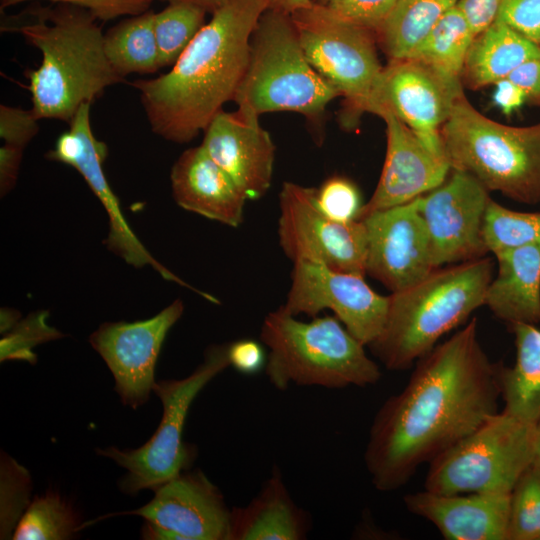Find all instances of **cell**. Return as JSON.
Wrapping results in <instances>:
<instances>
[{
    "label": "cell",
    "instance_id": "obj_1",
    "mask_svg": "<svg viewBox=\"0 0 540 540\" xmlns=\"http://www.w3.org/2000/svg\"><path fill=\"white\" fill-rule=\"evenodd\" d=\"M477 319L422 356L403 390L376 413L364 453L374 487L404 486L424 463L498 411V366L478 337Z\"/></svg>",
    "mask_w": 540,
    "mask_h": 540
},
{
    "label": "cell",
    "instance_id": "obj_2",
    "mask_svg": "<svg viewBox=\"0 0 540 540\" xmlns=\"http://www.w3.org/2000/svg\"><path fill=\"white\" fill-rule=\"evenodd\" d=\"M267 9V0H226L170 71L131 83L153 133L188 143L234 100L247 69L252 34Z\"/></svg>",
    "mask_w": 540,
    "mask_h": 540
},
{
    "label": "cell",
    "instance_id": "obj_3",
    "mask_svg": "<svg viewBox=\"0 0 540 540\" xmlns=\"http://www.w3.org/2000/svg\"><path fill=\"white\" fill-rule=\"evenodd\" d=\"M97 21L82 7L60 3L30 9L25 18L2 26L20 33L42 54L40 66L25 72L38 119L69 124L82 104H92L106 88L124 81L106 57Z\"/></svg>",
    "mask_w": 540,
    "mask_h": 540
},
{
    "label": "cell",
    "instance_id": "obj_4",
    "mask_svg": "<svg viewBox=\"0 0 540 540\" xmlns=\"http://www.w3.org/2000/svg\"><path fill=\"white\" fill-rule=\"evenodd\" d=\"M493 263L479 259L435 268L418 283L389 295L381 334L368 347L392 371L411 368L438 340L485 303Z\"/></svg>",
    "mask_w": 540,
    "mask_h": 540
},
{
    "label": "cell",
    "instance_id": "obj_5",
    "mask_svg": "<svg viewBox=\"0 0 540 540\" xmlns=\"http://www.w3.org/2000/svg\"><path fill=\"white\" fill-rule=\"evenodd\" d=\"M260 340L268 348L265 373L278 390L290 384L341 389L381 378L378 364L335 316L303 322L282 306L264 318Z\"/></svg>",
    "mask_w": 540,
    "mask_h": 540
},
{
    "label": "cell",
    "instance_id": "obj_6",
    "mask_svg": "<svg viewBox=\"0 0 540 540\" xmlns=\"http://www.w3.org/2000/svg\"><path fill=\"white\" fill-rule=\"evenodd\" d=\"M440 133L451 169L470 173L489 192L540 202V123L517 127L493 121L463 93Z\"/></svg>",
    "mask_w": 540,
    "mask_h": 540
},
{
    "label": "cell",
    "instance_id": "obj_7",
    "mask_svg": "<svg viewBox=\"0 0 540 540\" xmlns=\"http://www.w3.org/2000/svg\"><path fill=\"white\" fill-rule=\"evenodd\" d=\"M336 88L308 62L289 14L269 8L251 37L243 80L235 94L238 109L260 116L291 111L320 118Z\"/></svg>",
    "mask_w": 540,
    "mask_h": 540
},
{
    "label": "cell",
    "instance_id": "obj_8",
    "mask_svg": "<svg viewBox=\"0 0 540 540\" xmlns=\"http://www.w3.org/2000/svg\"><path fill=\"white\" fill-rule=\"evenodd\" d=\"M536 424L504 411L430 463L424 489L437 494L511 493L534 462Z\"/></svg>",
    "mask_w": 540,
    "mask_h": 540
},
{
    "label": "cell",
    "instance_id": "obj_9",
    "mask_svg": "<svg viewBox=\"0 0 540 540\" xmlns=\"http://www.w3.org/2000/svg\"><path fill=\"white\" fill-rule=\"evenodd\" d=\"M228 349L229 344L210 346L204 361L189 376L154 384L153 392L162 403L163 414L146 443L136 449H97L99 455L112 459L127 471L119 482L124 493L136 495L145 489L153 490L188 470L196 457V449L183 441L185 420L195 397L230 366Z\"/></svg>",
    "mask_w": 540,
    "mask_h": 540
},
{
    "label": "cell",
    "instance_id": "obj_10",
    "mask_svg": "<svg viewBox=\"0 0 540 540\" xmlns=\"http://www.w3.org/2000/svg\"><path fill=\"white\" fill-rule=\"evenodd\" d=\"M290 17L308 62L344 97L341 118L352 127L367 112L383 69L373 31L339 18L321 4L312 3Z\"/></svg>",
    "mask_w": 540,
    "mask_h": 540
},
{
    "label": "cell",
    "instance_id": "obj_11",
    "mask_svg": "<svg viewBox=\"0 0 540 540\" xmlns=\"http://www.w3.org/2000/svg\"><path fill=\"white\" fill-rule=\"evenodd\" d=\"M278 239L294 263L307 261L366 275L367 233L361 220L338 221L316 199V188L284 182L279 194Z\"/></svg>",
    "mask_w": 540,
    "mask_h": 540
},
{
    "label": "cell",
    "instance_id": "obj_12",
    "mask_svg": "<svg viewBox=\"0 0 540 540\" xmlns=\"http://www.w3.org/2000/svg\"><path fill=\"white\" fill-rule=\"evenodd\" d=\"M462 94L461 80L413 58L393 59L377 79L367 112L390 111L431 151L446 156L440 131Z\"/></svg>",
    "mask_w": 540,
    "mask_h": 540
},
{
    "label": "cell",
    "instance_id": "obj_13",
    "mask_svg": "<svg viewBox=\"0 0 540 540\" xmlns=\"http://www.w3.org/2000/svg\"><path fill=\"white\" fill-rule=\"evenodd\" d=\"M364 277L322 264L294 262L290 289L282 308L293 316L311 317L322 310H331L350 334L368 346L384 328L389 296L375 292Z\"/></svg>",
    "mask_w": 540,
    "mask_h": 540
},
{
    "label": "cell",
    "instance_id": "obj_14",
    "mask_svg": "<svg viewBox=\"0 0 540 540\" xmlns=\"http://www.w3.org/2000/svg\"><path fill=\"white\" fill-rule=\"evenodd\" d=\"M144 506L119 514L146 521L148 540H229L231 510L217 486L199 469L183 471L155 489Z\"/></svg>",
    "mask_w": 540,
    "mask_h": 540
},
{
    "label": "cell",
    "instance_id": "obj_15",
    "mask_svg": "<svg viewBox=\"0 0 540 540\" xmlns=\"http://www.w3.org/2000/svg\"><path fill=\"white\" fill-rule=\"evenodd\" d=\"M451 176L435 189L418 197L432 264L461 263L485 257L483 221L489 191L468 172L452 169Z\"/></svg>",
    "mask_w": 540,
    "mask_h": 540
},
{
    "label": "cell",
    "instance_id": "obj_16",
    "mask_svg": "<svg viewBox=\"0 0 540 540\" xmlns=\"http://www.w3.org/2000/svg\"><path fill=\"white\" fill-rule=\"evenodd\" d=\"M183 311V302L177 299L151 318L105 322L90 335L89 342L111 371L124 405L137 409L148 401L161 347Z\"/></svg>",
    "mask_w": 540,
    "mask_h": 540
},
{
    "label": "cell",
    "instance_id": "obj_17",
    "mask_svg": "<svg viewBox=\"0 0 540 540\" xmlns=\"http://www.w3.org/2000/svg\"><path fill=\"white\" fill-rule=\"evenodd\" d=\"M90 107V103H84L80 106L69 123V130L58 137L54 148L47 153L46 157L76 169L101 202L109 220V231L105 244L110 251L134 267L140 268L150 265L164 279L174 281L199 293L198 289L189 286L160 264L143 246L128 225L120 208L119 200L104 174L103 162L108 155V148L92 132Z\"/></svg>",
    "mask_w": 540,
    "mask_h": 540
},
{
    "label": "cell",
    "instance_id": "obj_18",
    "mask_svg": "<svg viewBox=\"0 0 540 540\" xmlns=\"http://www.w3.org/2000/svg\"><path fill=\"white\" fill-rule=\"evenodd\" d=\"M360 220L367 233L366 274L391 293L418 283L435 269L418 197Z\"/></svg>",
    "mask_w": 540,
    "mask_h": 540
},
{
    "label": "cell",
    "instance_id": "obj_19",
    "mask_svg": "<svg viewBox=\"0 0 540 540\" xmlns=\"http://www.w3.org/2000/svg\"><path fill=\"white\" fill-rule=\"evenodd\" d=\"M386 123L387 149L378 184L356 220L407 203L441 185L451 170L445 155L431 151L388 110L376 113Z\"/></svg>",
    "mask_w": 540,
    "mask_h": 540
},
{
    "label": "cell",
    "instance_id": "obj_20",
    "mask_svg": "<svg viewBox=\"0 0 540 540\" xmlns=\"http://www.w3.org/2000/svg\"><path fill=\"white\" fill-rule=\"evenodd\" d=\"M201 146L235 182L248 200L270 189L275 145L259 116L241 109L221 110L204 130Z\"/></svg>",
    "mask_w": 540,
    "mask_h": 540
},
{
    "label": "cell",
    "instance_id": "obj_21",
    "mask_svg": "<svg viewBox=\"0 0 540 540\" xmlns=\"http://www.w3.org/2000/svg\"><path fill=\"white\" fill-rule=\"evenodd\" d=\"M510 494L446 495L424 489L403 500L410 513L431 522L446 540H509Z\"/></svg>",
    "mask_w": 540,
    "mask_h": 540
},
{
    "label": "cell",
    "instance_id": "obj_22",
    "mask_svg": "<svg viewBox=\"0 0 540 540\" xmlns=\"http://www.w3.org/2000/svg\"><path fill=\"white\" fill-rule=\"evenodd\" d=\"M170 180L173 198L181 208L227 226L242 224L247 197L201 145L179 156Z\"/></svg>",
    "mask_w": 540,
    "mask_h": 540
},
{
    "label": "cell",
    "instance_id": "obj_23",
    "mask_svg": "<svg viewBox=\"0 0 540 540\" xmlns=\"http://www.w3.org/2000/svg\"><path fill=\"white\" fill-rule=\"evenodd\" d=\"M311 527L308 512L292 499L278 466L244 507L231 509L229 540H303Z\"/></svg>",
    "mask_w": 540,
    "mask_h": 540
},
{
    "label": "cell",
    "instance_id": "obj_24",
    "mask_svg": "<svg viewBox=\"0 0 540 540\" xmlns=\"http://www.w3.org/2000/svg\"><path fill=\"white\" fill-rule=\"evenodd\" d=\"M498 273L484 305L509 325L540 323V245L504 250L494 255Z\"/></svg>",
    "mask_w": 540,
    "mask_h": 540
},
{
    "label": "cell",
    "instance_id": "obj_25",
    "mask_svg": "<svg viewBox=\"0 0 540 540\" xmlns=\"http://www.w3.org/2000/svg\"><path fill=\"white\" fill-rule=\"evenodd\" d=\"M540 59V45L495 20L475 36L465 59L462 78L473 89L507 78L518 66Z\"/></svg>",
    "mask_w": 540,
    "mask_h": 540
},
{
    "label": "cell",
    "instance_id": "obj_26",
    "mask_svg": "<svg viewBox=\"0 0 540 540\" xmlns=\"http://www.w3.org/2000/svg\"><path fill=\"white\" fill-rule=\"evenodd\" d=\"M515 336L513 366L499 364L498 378L502 411L526 422L540 420V329L533 324L509 325Z\"/></svg>",
    "mask_w": 540,
    "mask_h": 540
},
{
    "label": "cell",
    "instance_id": "obj_27",
    "mask_svg": "<svg viewBox=\"0 0 540 540\" xmlns=\"http://www.w3.org/2000/svg\"><path fill=\"white\" fill-rule=\"evenodd\" d=\"M154 15L153 11L148 10L131 16L104 34L106 57L122 78L131 73L152 74L161 68Z\"/></svg>",
    "mask_w": 540,
    "mask_h": 540
},
{
    "label": "cell",
    "instance_id": "obj_28",
    "mask_svg": "<svg viewBox=\"0 0 540 540\" xmlns=\"http://www.w3.org/2000/svg\"><path fill=\"white\" fill-rule=\"evenodd\" d=\"M457 1L397 0L378 31L383 48L390 59L408 58Z\"/></svg>",
    "mask_w": 540,
    "mask_h": 540
},
{
    "label": "cell",
    "instance_id": "obj_29",
    "mask_svg": "<svg viewBox=\"0 0 540 540\" xmlns=\"http://www.w3.org/2000/svg\"><path fill=\"white\" fill-rule=\"evenodd\" d=\"M475 36L464 14L454 5L408 58L419 60L450 79L461 80Z\"/></svg>",
    "mask_w": 540,
    "mask_h": 540
},
{
    "label": "cell",
    "instance_id": "obj_30",
    "mask_svg": "<svg viewBox=\"0 0 540 540\" xmlns=\"http://www.w3.org/2000/svg\"><path fill=\"white\" fill-rule=\"evenodd\" d=\"M83 526L73 507L54 491L35 496L20 519L14 540L71 539Z\"/></svg>",
    "mask_w": 540,
    "mask_h": 540
},
{
    "label": "cell",
    "instance_id": "obj_31",
    "mask_svg": "<svg viewBox=\"0 0 540 540\" xmlns=\"http://www.w3.org/2000/svg\"><path fill=\"white\" fill-rule=\"evenodd\" d=\"M483 238L489 253L540 245V213L515 211L489 201L484 221Z\"/></svg>",
    "mask_w": 540,
    "mask_h": 540
},
{
    "label": "cell",
    "instance_id": "obj_32",
    "mask_svg": "<svg viewBox=\"0 0 540 540\" xmlns=\"http://www.w3.org/2000/svg\"><path fill=\"white\" fill-rule=\"evenodd\" d=\"M205 10L201 7L170 3L154 15L159 63L161 68L173 66L196 34L204 26Z\"/></svg>",
    "mask_w": 540,
    "mask_h": 540
},
{
    "label": "cell",
    "instance_id": "obj_33",
    "mask_svg": "<svg viewBox=\"0 0 540 540\" xmlns=\"http://www.w3.org/2000/svg\"><path fill=\"white\" fill-rule=\"evenodd\" d=\"M32 483L29 471L6 453L0 462V538H13L29 507Z\"/></svg>",
    "mask_w": 540,
    "mask_h": 540
},
{
    "label": "cell",
    "instance_id": "obj_34",
    "mask_svg": "<svg viewBox=\"0 0 540 540\" xmlns=\"http://www.w3.org/2000/svg\"><path fill=\"white\" fill-rule=\"evenodd\" d=\"M509 540H540V469L534 462L510 494Z\"/></svg>",
    "mask_w": 540,
    "mask_h": 540
},
{
    "label": "cell",
    "instance_id": "obj_35",
    "mask_svg": "<svg viewBox=\"0 0 540 540\" xmlns=\"http://www.w3.org/2000/svg\"><path fill=\"white\" fill-rule=\"evenodd\" d=\"M47 315V312L33 313L4 335L0 343L1 362L22 360L36 363L37 356L32 351L33 347L62 336L46 323Z\"/></svg>",
    "mask_w": 540,
    "mask_h": 540
},
{
    "label": "cell",
    "instance_id": "obj_36",
    "mask_svg": "<svg viewBox=\"0 0 540 540\" xmlns=\"http://www.w3.org/2000/svg\"><path fill=\"white\" fill-rule=\"evenodd\" d=\"M320 208L338 221L355 220L361 207V196L356 185L349 179L333 176L316 188Z\"/></svg>",
    "mask_w": 540,
    "mask_h": 540
},
{
    "label": "cell",
    "instance_id": "obj_37",
    "mask_svg": "<svg viewBox=\"0 0 540 540\" xmlns=\"http://www.w3.org/2000/svg\"><path fill=\"white\" fill-rule=\"evenodd\" d=\"M397 0H334L327 6L339 18L370 31H379Z\"/></svg>",
    "mask_w": 540,
    "mask_h": 540
},
{
    "label": "cell",
    "instance_id": "obj_38",
    "mask_svg": "<svg viewBox=\"0 0 540 540\" xmlns=\"http://www.w3.org/2000/svg\"><path fill=\"white\" fill-rule=\"evenodd\" d=\"M496 20L540 45V0H503Z\"/></svg>",
    "mask_w": 540,
    "mask_h": 540
},
{
    "label": "cell",
    "instance_id": "obj_39",
    "mask_svg": "<svg viewBox=\"0 0 540 540\" xmlns=\"http://www.w3.org/2000/svg\"><path fill=\"white\" fill-rule=\"evenodd\" d=\"M31 0H0L1 9ZM82 7L97 20L109 21L121 16H135L149 10L154 0H50Z\"/></svg>",
    "mask_w": 540,
    "mask_h": 540
},
{
    "label": "cell",
    "instance_id": "obj_40",
    "mask_svg": "<svg viewBox=\"0 0 540 540\" xmlns=\"http://www.w3.org/2000/svg\"><path fill=\"white\" fill-rule=\"evenodd\" d=\"M38 118L32 109L0 106V136L4 144L24 150L39 131Z\"/></svg>",
    "mask_w": 540,
    "mask_h": 540
},
{
    "label": "cell",
    "instance_id": "obj_41",
    "mask_svg": "<svg viewBox=\"0 0 540 540\" xmlns=\"http://www.w3.org/2000/svg\"><path fill=\"white\" fill-rule=\"evenodd\" d=\"M230 366L237 371L251 375L265 366V354L261 345L250 339H242L229 344Z\"/></svg>",
    "mask_w": 540,
    "mask_h": 540
},
{
    "label": "cell",
    "instance_id": "obj_42",
    "mask_svg": "<svg viewBox=\"0 0 540 540\" xmlns=\"http://www.w3.org/2000/svg\"><path fill=\"white\" fill-rule=\"evenodd\" d=\"M503 0H458L457 6L475 35L488 28L497 18Z\"/></svg>",
    "mask_w": 540,
    "mask_h": 540
},
{
    "label": "cell",
    "instance_id": "obj_43",
    "mask_svg": "<svg viewBox=\"0 0 540 540\" xmlns=\"http://www.w3.org/2000/svg\"><path fill=\"white\" fill-rule=\"evenodd\" d=\"M507 78L523 90L527 101L540 105V59L524 62Z\"/></svg>",
    "mask_w": 540,
    "mask_h": 540
},
{
    "label": "cell",
    "instance_id": "obj_44",
    "mask_svg": "<svg viewBox=\"0 0 540 540\" xmlns=\"http://www.w3.org/2000/svg\"><path fill=\"white\" fill-rule=\"evenodd\" d=\"M23 150L4 144L0 148V190L7 194L15 185Z\"/></svg>",
    "mask_w": 540,
    "mask_h": 540
},
{
    "label": "cell",
    "instance_id": "obj_45",
    "mask_svg": "<svg viewBox=\"0 0 540 540\" xmlns=\"http://www.w3.org/2000/svg\"><path fill=\"white\" fill-rule=\"evenodd\" d=\"M495 85L493 102L506 116L521 108L527 101L523 90L508 78L496 82Z\"/></svg>",
    "mask_w": 540,
    "mask_h": 540
},
{
    "label": "cell",
    "instance_id": "obj_46",
    "mask_svg": "<svg viewBox=\"0 0 540 540\" xmlns=\"http://www.w3.org/2000/svg\"><path fill=\"white\" fill-rule=\"evenodd\" d=\"M268 8L286 14H292L312 4L311 0H267Z\"/></svg>",
    "mask_w": 540,
    "mask_h": 540
},
{
    "label": "cell",
    "instance_id": "obj_47",
    "mask_svg": "<svg viewBox=\"0 0 540 540\" xmlns=\"http://www.w3.org/2000/svg\"><path fill=\"white\" fill-rule=\"evenodd\" d=\"M170 3H185L203 8L205 11L211 10L214 12L226 0H167Z\"/></svg>",
    "mask_w": 540,
    "mask_h": 540
},
{
    "label": "cell",
    "instance_id": "obj_48",
    "mask_svg": "<svg viewBox=\"0 0 540 540\" xmlns=\"http://www.w3.org/2000/svg\"><path fill=\"white\" fill-rule=\"evenodd\" d=\"M19 314L13 310L1 311V333L11 330L18 322Z\"/></svg>",
    "mask_w": 540,
    "mask_h": 540
},
{
    "label": "cell",
    "instance_id": "obj_49",
    "mask_svg": "<svg viewBox=\"0 0 540 540\" xmlns=\"http://www.w3.org/2000/svg\"><path fill=\"white\" fill-rule=\"evenodd\" d=\"M534 463L540 469V420L536 424L535 458Z\"/></svg>",
    "mask_w": 540,
    "mask_h": 540
},
{
    "label": "cell",
    "instance_id": "obj_50",
    "mask_svg": "<svg viewBox=\"0 0 540 540\" xmlns=\"http://www.w3.org/2000/svg\"><path fill=\"white\" fill-rule=\"evenodd\" d=\"M332 1H334V0H321V3H319V4H321V5H328V4H330Z\"/></svg>",
    "mask_w": 540,
    "mask_h": 540
}]
</instances>
